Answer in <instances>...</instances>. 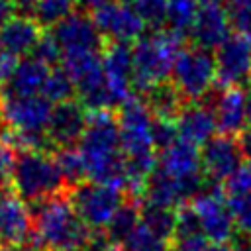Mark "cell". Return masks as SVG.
Here are the masks:
<instances>
[{
	"mask_svg": "<svg viewBox=\"0 0 251 251\" xmlns=\"http://www.w3.org/2000/svg\"><path fill=\"white\" fill-rule=\"evenodd\" d=\"M145 102L155 118H167V120H176L178 112L186 104L173 82H161L153 86L145 94Z\"/></svg>",
	"mask_w": 251,
	"mask_h": 251,
	"instance_id": "23",
	"label": "cell"
},
{
	"mask_svg": "<svg viewBox=\"0 0 251 251\" xmlns=\"http://www.w3.org/2000/svg\"><path fill=\"white\" fill-rule=\"evenodd\" d=\"M206 251H239V249L231 243H212V245H208Z\"/></svg>",
	"mask_w": 251,
	"mask_h": 251,
	"instance_id": "41",
	"label": "cell"
},
{
	"mask_svg": "<svg viewBox=\"0 0 251 251\" xmlns=\"http://www.w3.org/2000/svg\"><path fill=\"white\" fill-rule=\"evenodd\" d=\"M12 12H14V2H10V0H0V27L12 18Z\"/></svg>",
	"mask_w": 251,
	"mask_h": 251,
	"instance_id": "40",
	"label": "cell"
},
{
	"mask_svg": "<svg viewBox=\"0 0 251 251\" xmlns=\"http://www.w3.org/2000/svg\"><path fill=\"white\" fill-rule=\"evenodd\" d=\"M41 37V25L33 18L16 14L0 27V51L18 59L33 53Z\"/></svg>",
	"mask_w": 251,
	"mask_h": 251,
	"instance_id": "17",
	"label": "cell"
},
{
	"mask_svg": "<svg viewBox=\"0 0 251 251\" xmlns=\"http://www.w3.org/2000/svg\"><path fill=\"white\" fill-rule=\"evenodd\" d=\"M124 251H171V243L163 241L155 233H151L143 224L129 235V239L122 245Z\"/></svg>",
	"mask_w": 251,
	"mask_h": 251,
	"instance_id": "30",
	"label": "cell"
},
{
	"mask_svg": "<svg viewBox=\"0 0 251 251\" xmlns=\"http://www.w3.org/2000/svg\"><path fill=\"white\" fill-rule=\"evenodd\" d=\"M88 124L86 108L76 100H67L53 106L51 120L47 126V137L51 145L65 149L80 141Z\"/></svg>",
	"mask_w": 251,
	"mask_h": 251,
	"instance_id": "13",
	"label": "cell"
},
{
	"mask_svg": "<svg viewBox=\"0 0 251 251\" xmlns=\"http://www.w3.org/2000/svg\"><path fill=\"white\" fill-rule=\"evenodd\" d=\"M18 63H20V61H18L16 57H12V55L0 51V88L8 82V78L12 76V73H14L16 67H18Z\"/></svg>",
	"mask_w": 251,
	"mask_h": 251,
	"instance_id": "36",
	"label": "cell"
},
{
	"mask_svg": "<svg viewBox=\"0 0 251 251\" xmlns=\"http://www.w3.org/2000/svg\"><path fill=\"white\" fill-rule=\"evenodd\" d=\"M231 29L233 27L227 8H224L218 2H204L200 4L190 35L196 47L210 51V49H218L231 35Z\"/></svg>",
	"mask_w": 251,
	"mask_h": 251,
	"instance_id": "16",
	"label": "cell"
},
{
	"mask_svg": "<svg viewBox=\"0 0 251 251\" xmlns=\"http://www.w3.org/2000/svg\"><path fill=\"white\" fill-rule=\"evenodd\" d=\"M227 186L231 194L237 192H251V161L241 163V167L233 173V176L227 180Z\"/></svg>",
	"mask_w": 251,
	"mask_h": 251,
	"instance_id": "35",
	"label": "cell"
},
{
	"mask_svg": "<svg viewBox=\"0 0 251 251\" xmlns=\"http://www.w3.org/2000/svg\"><path fill=\"white\" fill-rule=\"evenodd\" d=\"M92 20L102 37H108L112 43H135L143 37L145 22L135 12L129 2L112 0L92 10Z\"/></svg>",
	"mask_w": 251,
	"mask_h": 251,
	"instance_id": "8",
	"label": "cell"
},
{
	"mask_svg": "<svg viewBox=\"0 0 251 251\" xmlns=\"http://www.w3.org/2000/svg\"><path fill=\"white\" fill-rule=\"evenodd\" d=\"M227 12H251V0H224Z\"/></svg>",
	"mask_w": 251,
	"mask_h": 251,
	"instance_id": "39",
	"label": "cell"
},
{
	"mask_svg": "<svg viewBox=\"0 0 251 251\" xmlns=\"http://www.w3.org/2000/svg\"><path fill=\"white\" fill-rule=\"evenodd\" d=\"M227 206L235 231H239L243 237H251V192L231 194L227 198Z\"/></svg>",
	"mask_w": 251,
	"mask_h": 251,
	"instance_id": "29",
	"label": "cell"
},
{
	"mask_svg": "<svg viewBox=\"0 0 251 251\" xmlns=\"http://www.w3.org/2000/svg\"><path fill=\"white\" fill-rule=\"evenodd\" d=\"M159 169L165 171L167 175H171L176 180L202 178L200 176V171H202L200 151H198L196 145L178 137L173 145H169L167 149L161 151Z\"/></svg>",
	"mask_w": 251,
	"mask_h": 251,
	"instance_id": "20",
	"label": "cell"
},
{
	"mask_svg": "<svg viewBox=\"0 0 251 251\" xmlns=\"http://www.w3.org/2000/svg\"><path fill=\"white\" fill-rule=\"evenodd\" d=\"M176 127H178V137L192 143V145H206L212 137H216L218 122L214 108H208L198 102H186L182 110L176 116Z\"/></svg>",
	"mask_w": 251,
	"mask_h": 251,
	"instance_id": "18",
	"label": "cell"
},
{
	"mask_svg": "<svg viewBox=\"0 0 251 251\" xmlns=\"http://www.w3.org/2000/svg\"><path fill=\"white\" fill-rule=\"evenodd\" d=\"M247 127H251V92L247 96Z\"/></svg>",
	"mask_w": 251,
	"mask_h": 251,
	"instance_id": "43",
	"label": "cell"
},
{
	"mask_svg": "<svg viewBox=\"0 0 251 251\" xmlns=\"http://www.w3.org/2000/svg\"><path fill=\"white\" fill-rule=\"evenodd\" d=\"M76 0H31V18L39 25H57L75 12Z\"/></svg>",
	"mask_w": 251,
	"mask_h": 251,
	"instance_id": "26",
	"label": "cell"
},
{
	"mask_svg": "<svg viewBox=\"0 0 251 251\" xmlns=\"http://www.w3.org/2000/svg\"><path fill=\"white\" fill-rule=\"evenodd\" d=\"M69 198L88 229H106L116 212L124 206L122 188L92 180L75 186Z\"/></svg>",
	"mask_w": 251,
	"mask_h": 251,
	"instance_id": "6",
	"label": "cell"
},
{
	"mask_svg": "<svg viewBox=\"0 0 251 251\" xmlns=\"http://www.w3.org/2000/svg\"><path fill=\"white\" fill-rule=\"evenodd\" d=\"M55 161L59 165V171L65 178V184L69 186H78L84 182L86 178V167H84V161L78 153V149H73V147H65V149H57L55 153Z\"/></svg>",
	"mask_w": 251,
	"mask_h": 251,
	"instance_id": "27",
	"label": "cell"
},
{
	"mask_svg": "<svg viewBox=\"0 0 251 251\" xmlns=\"http://www.w3.org/2000/svg\"><path fill=\"white\" fill-rule=\"evenodd\" d=\"M118 247L106 237V235H94L90 237L88 245L84 247V251H116Z\"/></svg>",
	"mask_w": 251,
	"mask_h": 251,
	"instance_id": "37",
	"label": "cell"
},
{
	"mask_svg": "<svg viewBox=\"0 0 251 251\" xmlns=\"http://www.w3.org/2000/svg\"><path fill=\"white\" fill-rule=\"evenodd\" d=\"M204 2H216V0H202V4H204Z\"/></svg>",
	"mask_w": 251,
	"mask_h": 251,
	"instance_id": "46",
	"label": "cell"
},
{
	"mask_svg": "<svg viewBox=\"0 0 251 251\" xmlns=\"http://www.w3.org/2000/svg\"><path fill=\"white\" fill-rule=\"evenodd\" d=\"M182 37L175 31H153L137 39L131 47L133 51V88L147 94L153 86L167 82L171 76Z\"/></svg>",
	"mask_w": 251,
	"mask_h": 251,
	"instance_id": "3",
	"label": "cell"
},
{
	"mask_svg": "<svg viewBox=\"0 0 251 251\" xmlns=\"http://www.w3.org/2000/svg\"><path fill=\"white\" fill-rule=\"evenodd\" d=\"M76 149L84 161L86 178L118 188H124L127 184L118 114H114L112 110L90 112L86 129Z\"/></svg>",
	"mask_w": 251,
	"mask_h": 251,
	"instance_id": "1",
	"label": "cell"
},
{
	"mask_svg": "<svg viewBox=\"0 0 251 251\" xmlns=\"http://www.w3.org/2000/svg\"><path fill=\"white\" fill-rule=\"evenodd\" d=\"M171 251H173V249H171Z\"/></svg>",
	"mask_w": 251,
	"mask_h": 251,
	"instance_id": "48",
	"label": "cell"
},
{
	"mask_svg": "<svg viewBox=\"0 0 251 251\" xmlns=\"http://www.w3.org/2000/svg\"><path fill=\"white\" fill-rule=\"evenodd\" d=\"M102 69L112 96L122 106L131 96L133 86V51L127 43H110L102 53Z\"/></svg>",
	"mask_w": 251,
	"mask_h": 251,
	"instance_id": "15",
	"label": "cell"
},
{
	"mask_svg": "<svg viewBox=\"0 0 251 251\" xmlns=\"http://www.w3.org/2000/svg\"><path fill=\"white\" fill-rule=\"evenodd\" d=\"M247 96L243 88H224L214 104L220 135H241L247 129Z\"/></svg>",
	"mask_w": 251,
	"mask_h": 251,
	"instance_id": "19",
	"label": "cell"
},
{
	"mask_svg": "<svg viewBox=\"0 0 251 251\" xmlns=\"http://www.w3.org/2000/svg\"><path fill=\"white\" fill-rule=\"evenodd\" d=\"M0 251H29L25 247H0Z\"/></svg>",
	"mask_w": 251,
	"mask_h": 251,
	"instance_id": "44",
	"label": "cell"
},
{
	"mask_svg": "<svg viewBox=\"0 0 251 251\" xmlns=\"http://www.w3.org/2000/svg\"><path fill=\"white\" fill-rule=\"evenodd\" d=\"M33 57L51 67L59 59H63V53H61V47L55 41V37L51 33H43V37L39 39V43H37V47L33 51Z\"/></svg>",
	"mask_w": 251,
	"mask_h": 251,
	"instance_id": "33",
	"label": "cell"
},
{
	"mask_svg": "<svg viewBox=\"0 0 251 251\" xmlns=\"http://www.w3.org/2000/svg\"><path fill=\"white\" fill-rule=\"evenodd\" d=\"M90 229L71 204V198L57 194L33 204V235L29 251H84Z\"/></svg>",
	"mask_w": 251,
	"mask_h": 251,
	"instance_id": "2",
	"label": "cell"
},
{
	"mask_svg": "<svg viewBox=\"0 0 251 251\" xmlns=\"http://www.w3.org/2000/svg\"><path fill=\"white\" fill-rule=\"evenodd\" d=\"M16 155H14V147L8 141V137H4L0 133V188L6 184V180L12 175V167H14Z\"/></svg>",
	"mask_w": 251,
	"mask_h": 251,
	"instance_id": "34",
	"label": "cell"
},
{
	"mask_svg": "<svg viewBox=\"0 0 251 251\" xmlns=\"http://www.w3.org/2000/svg\"><path fill=\"white\" fill-rule=\"evenodd\" d=\"M73 92H76V88H75V80L71 78V75L65 69H51L41 96L47 98L51 104H61V102L71 100Z\"/></svg>",
	"mask_w": 251,
	"mask_h": 251,
	"instance_id": "28",
	"label": "cell"
},
{
	"mask_svg": "<svg viewBox=\"0 0 251 251\" xmlns=\"http://www.w3.org/2000/svg\"><path fill=\"white\" fill-rule=\"evenodd\" d=\"M167 2L169 0H129L141 20L147 25H153L155 29L167 24Z\"/></svg>",
	"mask_w": 251,
	"mask_h": 251,
	"instance_id": "31",
	"label": "cell"
},
{
	"mask_svg": "<svg viewBox=\"0 0 251 251\" xmlns=\"http://www.w3.org/2000/svg\"><path fill=\"white\" fill-rule=\"evenodd\" d=\"M33 235V214L8 188H0V247H27Z\"/></svg>",
	"mask_w": 251,
	"mask_h": 251,
	"instance_id": "11",
	"label": "cell"
},
{
	"mask_svg": "<svg viewBox=\"0 0 251 251\" xmlns=\"http://www.w3.org/2000/svg\"><path fill=\"white\" fill-rule=\"evenodd\" d=\"M171 78L184 102H196L204 98L218 82L214 55L196 45L182 49L175 61Z\"/></svg>",
	"mask_w": 251,
	"mask_h": 251,
	"instance_id": "5",
	"label": "cell"
},
{
	"mask_svg": "<svg viewBox=\"0 0 251 251\" xmlns=\"http://www.w3.org/2000/svg\"><path fill=\"white\" fill-rule=\"evenodd\" d=\"M139 214H141V224L151 233H155L157 237H161L163 241L173 245V239L176 235L178 210H175L171 206H161V204L145 202L139 208Z\"/></svg>",
	"mask_w": 251,
	"mask_h": 251,
	"instance_id": "22",
	"label": "cell"
},
{
	"mask_svg": "<svg viewBox=\"0 0 251 251\" xmlns=\"http://www.w3.org/2000/svg\"><path fill=\"white\" fill-rule=\"evenodd\" d=\"M241 251H251V237H245L243 241V249Z\"/></svg>",
	"mask_w": 251,
	"mask_h": 251,
	"instance_id": "45",
	"label": "cell"
},
{
	"mask_svg": "<svg viewBox=\"0 0 251 251\" xmlns=\"http://www.w3.org/2000/svg\"><path fill=\"white\" fill-rule=\"evenodd\" d=\"M218 84L224 88H241L251 80V43L247 35L231 33L214 55Z\"/></svg>",
	"mask_w": 251,
	"mask_h": 251,
	"instance_id": "10",
	"label": "cell"
},
{
	"mask_svg": "<svg viewBox=\"0 0 251 251\" xmlns=\"http://www.w3.org/2000/svg\"><path fill=\"white\" fill-rule=\"evenodd\" d=\"M76 2H80L84 8L94 10V8H98V6H102V4H108V2H112V0H76Z\"/></svg>",
	"mask_w": 251,
	"mask_h": 251,
	"instance_id": "42",
	"label": "cell"
},
{
	"mask_svg": "<svg viewBox=\"0 0 251 251\" xmlns=\"http://www.w3.org/2000/svg\"><path fill=\"white\" fill-rule=\"evenodd\" d=\"M198 10H200L198 0H169L167 2L169 29L180 37H184L186 33L190 35L194 22H196V16H198Z\"/></svg>",
	"mask_w": 251,
	"mask_h": 251,
	"instance_id": "25",
	"label": "cell"
},
{
	"mask_svg": "<svg viewBox=\"0 0 251 251\" xmlns=\"http://www.w3.org/2000/svg\"><path fill=\"white\" fill-rule=\"evenodd\" d=\"M10 2H14V4H18V2H20V0H10Z\"/></svg>",
	"mask_w": 251,
	"mask_h": 251,
	"instance_id": "47",
	"label": "cell"
},
{
	"mask_svg": "<svg viewBox=\"0 0 251 251\" xmlns=\"http://www.w3.org/2000/svg\"><path fill=\"white\" fill-rule=\"evenodd\" d=\"M237 143H239V147H241L243 159L251 161V127H247V129H245V131H243V133L239 135Z\"/></svg>",
	"mask_w": 251,
	"mask_h": 251,
	"instance_id": "38",
	"label": "cell"
},
{
	"mask_svg": "<svg viewBox=\"0 0 251 251\" xmlns=\"http://www.w3.org/2000/svg\"><path fill=\"white\" fill-rule=\"evenodd\" d=\"M141 224V214H139V208H135L133 204H124L116 216L112 218V222L108 224L106 227V237L116 245V247H122L129 235L139 227Z\"/></svg>",
	"mask_w": 251,
	"mask_h": 251,
	"instance_id": "24",
	"label": "cell"
},
{
	"mask_svg": "<svg viewBox=\"0 0 251 251\" xmlns=\"http://www.w3.org/2000/svg\"><path fill=\"white\" fill-rule=\"evenodd\" d=\"M51 67L35 57H27L18 63L8 82L0 88V96H37L43 92Z\"/></svg>",
	"mask_w": 251,
	"mask_h": 251,
	"instance_id": "21",
	"label": "cell"
},
{
	"mask_svg": "<svg viewBox=\"0 0 251 251\" xmlns=\"http://www.w3.org/2000/svg\"><path fill=\"white\" fill-rule=\"evenodd\" d=\"M151 135H153V143L159 151L167 149L169 145H173L178 139V127L175 120H167V118H155L153 120V127H151Z\"/></svg>",
	"mask_w": 251,
	"mask_h": 251,
	"instance_id": "32",
	"label": "cell"
},
{
	"mask_svg": "<svg viewBox=\"0 0 251 251\" xmlns=\"http://www.w3.org/2000/svg\"><path fill=\"white\" fill-rule=\"evenodd\" d=\"M192 208L198 216L200 222V229L204 233V237L212 243H229L235 226L229 214V206L224 200V194L218 186V182H212L208 186V190L200 192L194 202Z\"/></svg>",
	"mask_w": 251,
	"mask_h": 251,
	"instance_id": "9",
	"label": "cell"
},
{
	"mask_svg": "<svg viewBox=\"0 0 251 251\" xmlns=\"http://www.w3.org/2000/svg\"><path fill=\"white\" fill-rule=\"evenodd\" d=\"M51 35L61 47L63 55L84 53V51H100L102 35L92 20V16L84 12H73L57 25L51 27Z\"/></svg>",
	"mask_w": 251,
	"mask_h": 251,
	"instance_id": "12",
	"label": "cell"
},
{
	"mask_svg": "<svg viewBox=\"0 0 251 251\" xmlns=\"http://www.w3.org/2000/svg\"><path fill=\"white\" fill-rule=\"evenodd\" d=\"M53 104L37 96H0V124L10 133L22 135H43L51 120Z\"/></svg>",
	"mask_w": 251,
	"mask_h": 251,
	"instance_id": "7",
	"label": "cell"
},
{
	"mask_svg": "<svg viewBox=\"0 0 251 251\" xmlns=\"http://www.w3.org/2000/svg\"><path fill=\"white\" fill-rule=\"evenodd\" d=\"M10 184L24 202L39 204L63 194L65 178L55 157L45 151H20L12 167Z\"/></svg>",
	"mask_w": 251,
	"mask_h": 251,
	"instance_id": "4",
	"label": "cell"
},
{
	"mask_svg": "<svg viewBox=\"0 0 251 251\" xmlns=\"http://www.w3.org/2000/svg\"><path fill=\"white\" fill-rule=\"evenodd\" d=\"M202 159V171L208 175L212 182L229 180L233 173L241 167V147L239 143L229 135H216L212 137L204 149L200 151Z\"/></svg>",
	"mask_w": 251,
	"mask_h": 251,
	"instance_id": "14",
	"label": "cell"
}]
</instances>
